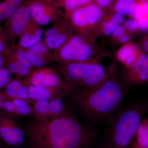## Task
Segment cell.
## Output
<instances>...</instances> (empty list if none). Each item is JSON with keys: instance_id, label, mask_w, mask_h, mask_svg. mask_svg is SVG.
Masks as SVG:
<instances>
[{"instance_id": "cell-37", "label": "cell", "mask_w": 148, "mask_h": 148, "mask_svg": "<svg viewBox=\"0 0 148 148\" xmlns=\"http://www.w3.org/2000/svg\"><path fill=\"white\" fill-rule=\"evenodd\" d=\"M138 148H147L145 147H143V146L140 145H139V144H138Z\"/></svg>"}, {"instance_id": "cell-15", "label": "cell", "mask_w": 148, "mask_h": 148, "mask_svg": "<svg viewBox=\"0 0 148 148\" xmlns=\"http://www.w3.org/2000/svg\"><path fill=\"white\" fill-rule=\"evenodd\" d=\"M44 42L26 49L27 57L33 67L42 68L52 61L53 53Z\"/></svg>"}, {"instance_id": "cell-28", "label": "cell", "mask_w": 148, "mask_h": 148, "mask_svg": "<svg viewBox=\"0 0 148 148\" xmlns=\"http://www.w3.org/2000/svg\"><path fill=\"white\" fill-rule=\"evenodd\" d=\"M122 25L125 31L128 33L135 34L136 33L140 32L139 23L138 19L136 18H130L125 20Z\"/></svg>"}, {"instance_id": "cell-26", "label": "cell", "mask_w": 148, "mask_h": 148, "mask_svg": "<svg viewBox=\"0 0 148 148\" xmlns=\"http://www.w3.org/2000/svg\"><path fill=\"white\" fill-rule=\"evenodd\" d=\"M137 143L145 147L148 148V118L143 119L136 134Z\"/></svg>"}, {"instance_id": "cell-17", "label": "cell", "mask_w": 148, "mask_h": 148, "mask_svg": "<svg viewBox=\"0 0 148 148\" xmlns=\"http://www.w3.org/2000/svg\"><path fill=\"white\" fill-rule=\"evenodd\" d=\"M144 0H117L114 7V12L130 18L139 19L145 14Z\"/></svg>"}, {"instance_id": "cell-33", "label": "cell", "mask_w": 148, "mask_h": 148, "mask_svg": "<svg viewBox=\"0 0 148 148\" xmlns=\"http://www.w3.org/2000/svg\"><path fill=\"white\" fill-rule=\"evenodd\" d=\"M140 45L143 52L148 55V34L142 38Z\"/></svg>"}, {"instance_id": "cell-29", "label": "cell", "mask_w": 148, "mask_h": 148, "mask_svg": "<svg viewBox=\"0 0 148 148\" xmlns=\"http://www.w3.org/2000/svg\"><path fill=\"white\" fill-rule=\"evenodd\" d=\"M12 80L10 72L8 69L5 68L0 69V91Z\"/></svg>"}, {"instance_id": "cell-7", "label": "cell", "mask_w": 148, "mask_h": 148, "mask_svg": "<svg viewBox=\"0 0 148 148\" xmlns=\"http://www.w3.org/2000/svg\"><path fill=\"white\" fill-rule=\"evenodd\" d=\"M32 20L28 0H23L18 8L5 21L3 28L8 42L15 43Z\"/></svg>"}, {"instance_id": "cell-9", "label": "cell", "mask_w": 148, "mask_h": 148, "mask_svg": "<svg viewBox=\"0 0 148 148\" xmlns=\"http://www.w3.org/2000/svg\"><path fill=\"white\" fill-rule=\"evenodd\" d=\"M73 32L69 21L63 17L46 31L43 40L49 49L56 51L74 34Z\"/></svg>"}, {"instance_id": "cell-1", "label": "cell", "mask_w": 148, "mask_h": 148, "mask_svg": "<svg viewBox=\"0 0 148 148\" xmlns=\"http://www.w3.org/2000/svg\"><path fill=\"white\" fill-rule=\"evenodd\" d=\"M27 130L32 148H83L91 132L69 112L36 120L27 125Z\"/></svg>"}, {"instance_id": "cell-6", "label": "cell", "mask_w": 148, "mask_h": 148, "mask_svg": "<svg viewBox=\"0 0 148 148\" xmlns=\"http://www.w3.org/2000/svg\"><path fill=\"white\" fill-rule=\"evenodd\" d=\"M104 14L102 9L92 2L78 8L63 17L68 20L74 32L95 38L94 34Z\"/></svg>"}, {"instance_id": "cell-27", "label": "cell", "mask_w": 148, "mask_h": 148, "mask_svg": "<svg viewBox=\"0 0 148 148\" xmlns=\"http://www.w3.org/2000/svg\"><path fill=\"white\" fill-rule=\"evenodd\" d=\"M10 53V45L6 37L3 27L0 24V54L4 59L8 58Z\"/></svg>"}, {"instance_id": "cell-39", "label": "cell", "mask_w": 148, "mask_h": 148, "mask_svg": "<svg viewBox=\"0 0 148 148\" xmlns=\"http://www.w3.org/2000/svg\"><path fill=\"white\" fill-rule=\"evenodd\" d=\"M134 148H138V143H136V144L135 145V146H134Z\"/></svg>"}, {"instance_id": "cell-34", "label": "cell", "mask_w": 148, "mask_h": 148, "mask_svg": "<svg viewBox=\"0 0 148 148\" xmlns=\"http://www.w3.org/2000/svg\"><path fill=\"white\" fill-rule=\"evenodd\" d=\"M112 0H95V3L101 8H105L110 5Z\"/></svg>"}, {"instance_id": "cell-3", "label": "cell", "mask_w": 148, "mask_h": 148, "mask_svg": "<svg viewBox=\"0 0 148 148\" xmlns=\"http://www.w3.org/2000/svg\"><path fill=\"white\" fill-rule=\"evenodd\" d=\"M105 55L102 53L87 61L60 64L58 74L72 93L92 88L106 78L111 66L106 68L102 64Z\"/></svg>"}, {"instance_id": "cell-21", "label": "cell", "mask_w": 148, "mask_h": 148, "mask_svg": "<svg viewBox=\"0 0 148 148\" xmlns=\"http://www.w3.org/2000/svg\"><path fill=\"white\" fill-rule=\"evenodd\" d=\"M4 65L11 73L13 74L16 79L19 80L22 78L28 76L32 71L10 57H8L4 60Z\"/></svg>"}, {"instance_id": "cell-22", "label": "cell", "mask_w": 148, "mask_h": 148, "mask_svg": "<svg viewBox=\"0 0 148 148\" xmlns=\"http://www.w3.org/2000/svg\"><path fill=\"white\" fill-rule=\"evenodd\" d=\"M22 1L23 0H0V24L13 14Z\"/></svg>"}, {"instance_id": "cell-11", "label": "cell", "mask_w": 148, "mask_h": 148, "mask_svg": "<svg viewBox=\"0 0 148 148\" xmlns=\"http://www.w3.org/2000/svg\"><path fill=\"white\" fill-rule=\"evenodd\" d=\"M32 115L36 120H42L61 116L67 113L62 98L35 101Z\"/></svg>"}, {"instance_id": "cell-31", "label": "cell", "mask_w": 148, "mask_h": 148, "mask_svg": "<svg viewBox=\"0 0 148 148\" xmlns=\"http://www.w3.org/2000/svg\"><path fill=\"white\" fill-rule=\"evenodd\" d=\"M107 15L114 23L117 26L122 25L125 21L124 16L117 12H114L113 13L107 14Z\"/></svg>"}, {"instance_id": "cell-8", "label": "cell", "mask_w": 148, "mask_h": 148, "mask_svg": "<svg viewBox=\"0 0 148 148\" xmlns=\"http://www.w3.org/2000/svg\"><path fill=\"white\" fill-rule=\"evenodd\" d=\"M120 80L126 86L148 83V55L143 53L134 64L125 68Z\"/></svg>"}, {"instance_id": "cell-4", "label": "cell", "mask_w": 148, "mask_h": 148, "mask_svg": "<svg viewBox=\"0 0 148 148\" xmlns=\"http://www.w3.org/2000/svg\"><path fill=\"white\" fill-rule=\"evenodd\" d=\"M144 112L142 106H132L116 116L109 127L111 147L126 148L129 145L136 136Z\"/></svg>"}, {"instance_id": "cell-16", "label": "cell", "mask_w": 148, "mask_h": 148, "mask_svg": "<svg viewBox=\"0 0 148 148\" xmlns=\"http://www.w3.org/2000/svg\"><path fill=\"white\" fill-rule=\"evenodd\" d=\"M143 52L140 45L133 41L125 43L116 51L117 60L127 68L134 64Z\"/></svg>"}, {"instance_id": "cell-35", "label": "cell", "mask_w": 148, "mask_h": 148, "mask_svg": "<svg viewBox=\"0 0 148 148\" xmlns=\"http://www.w3.org/2000/svg\"><path fill=\"white\" fill-rule=\"evenodd\" d=\"M40 1L54 8L59 9V3L60 0H40Z\"/></svg>"}, {"instance_id": "cell-13", "label": "cell", "mask_w": 148, "mask_h": 148, "mask_svg": "<svg viewBox=\"0 0 148 148\" xmlns=\"http://www.w3.org/2000/svg\"><path fill=\"white\" fill-rule=\"evenodd\" d=\"M32 20L40 26L48 25L59 20L62 13L40 0H28Z\"/></svg>"}, {"instance_id": "cell-36", "label": "cell", "mask_w": 148, "mask_h": 148, "mask_svg": "<svg viewBox=\"0 0 148 148\" xmlns=\"http://www.w3.org/2000/svg\"><path fill=\"white\" fill-rule=\"evenodd\" d=\"M4 65V59L3 57L0 54V69L3 68Z\"/></svg>"}, {"instance_id": "cell-30", "label": "cell", "mask_w": 148, "mask_h": 148, "mask_svg": "<svg viewBox=\"0 0 148 148\" xmlns=\"http://www.w3.org/2000/svg\"><path fill=\"white\" fill-rule=\"evenodd\" d=\"M125 32L126 31L122 24L119 26L110 36L112 42L115 43L117 40L125 33Z\"/></svg>"}, {"instance_id": "cell-32", "label": "cell", "mask_w": 148, "mask_h": 148, "mask_svg": "<svg viewBox=\"0 0 148 148\" xmlns=\"http://www.w3.org/2000/svg\"><path fill=\"white\" fill-rule=\"evenodd\" d=\"M135 36V34L125 32V33L121 36L120 38L117 40L115 44H124L125 43L130 41V40L132 37Z\"/></svg>"}, {"instance_id": "cell-20", "label": "cell", "mask_w": 148, "mask_h": 148, "mask_svg": "<svg viewBox=\"0 0 148 148\" xmlns=\"http://www.w3.org/2000/svg\"><path fill=\"white\" fill-rule=\"evenodd\" d=\"M1 110L12 117L32 115L33 113V109L29 103L19 99L5 101Z\"/></svg>"}, {"instance_id": "cell-40", "label": "cell", "mask_w": 148, "mask_h": 148, "mask_svg": "<svg viewBox=\"0 0 148 148\" xmlns=\"http://www.w3.org/2000/svg\"></svg>"}, {"instance_id": "cell-2", "label": "cell", "mask_w": 148, "mask_h": 148, "mask_svg": "<svg viewBox=\"0 0 148 148\" xmlns=\"http://www.w3.org/2000/svg\"><path fill=\"white\" fill-rule=\"evenodd\" d=\"M126 86L119 79L116 65H111L108 75L92 88L71 93L82 113L88 119L98 121L108 117L119 108L125 97Z\"/></svg>"}, {"instance_id": "cell-10", "label": "cell", "mask_w": 148, "mask_h": 148, "mask_svg": "<svg viewBox=\"0 0 148 148\" xmlns=\"http://www.w3.org/2000/svg\"><path fill=\"white\" fill-rule=\"evenodd\" d=\"M27 86L40 88L53 87L64 84L59 74L50 68H38L32 71L22 81Z\"/></svg>"}, {"instance_id": "cell-14", "label": "cell", "mask_w": 148, "mask_h": 148, "mask_svg": "<svg viewBox=\"0 0 148 148\" xmlns=\"http://www.w3.org/2000/svg\"><path fill=\"white\" fill-rule=\"evenodd\" d=\"M27 86L32 103L38 100L62 98L72 93L71 90L64 83V84L57 87L40 88L31 85Z\"/></svg>"}, {"instance_id": "cell-23", "label": "cell", "mask_w": 148, "mask_h": 148, "mask_svg": "<svg viewBox=\"0 0 148 148\" xmlns=\"http://www.w3.org/2000/svg\"><path fill=\"white\" fill-rule=\"evenodd\" d=\"M10 49V53L8 57L16 60L25 67L32 70L33 66L27 57L26 49L15 43L11 44Z\"/></svg>"}, {"instance_id": "cell-18", "label": "cell", "mask_w": 148, "mask_h": 148, "mask_svg": "<svg viewBox=\"0 0 148 148\" xmlns=\"http://www.w3.org/2000/svg\"><path fill=\"white\" fill-rule=\"evenodd\" d=\"M4 88L3 91L0 92L4 101L19 99L32 103L29 97L28 86L20 80H12Z\"/></svg>"}, {"instance_id": "cell-24", "label": "cell", "mask_w": 148, "mask_h": 148, "mask_svg": "<svg viewBox=\"0 0 148 148\" xmlns=\"http://www.w3.org/2000/svg\"><path fill=\"white\" fill-rule=\"evenodd\" d=\"M119 26L116 25L107 15L104 14L103 19L95 32V39L100 36H110Z\"/></svg>"}, {"instance_id": "cell-12", "label": "cell", "mask_w": 148, "mask_h": 148, "mask_svg": "<svg viewBox=\"0 0 148 148\" xmlns=\"http://www.w3.org/2000/svg\"><path fill=\"white\" fill-rule=\"evenodd\" d=\"M0 136L11 146H18L24 143V134L12 117L0 111Z\"/></svg>"}, {"instance_id": "cell-38", "label": "cell", "mask_w": 148, "mask_h": 148, "mask_svg": "<svg viewBox=\"0 0 148 148\" xmlns=\"http://www.w3.org/2000/svg\"><path fill=\"white\" fill-rule=\"evenodd\" d=\"M1 140H2L1 138V136H0V148H2Z\"/></svg>"}, {"instance_id": "cell-25", "label": "cell", "mask_w": 148, "mask_h": 148, "mask_svg": "<svg viewBox=\"0 0 148 148\" xmlns=\"http://www.w3.org/2000/svg\"><path fill=\"white\" fill-rule=\"evenodd\" d=\"M93 0H60L59 8H63L65 10L64 16L67 15L78 8L92 3Z\"/></svg>"}, {"instance_id": "cell-5", "label": "cell", "mask_w": 148, "mask_h": 148, "mask_svg": "<svg viewBox=\"0 0 148 148\" xmlns=\"http://www.w3.org/2000/svg\"><path fill=\"white\" fill-rule=\"evenodd\" d=\"M95 39L90 36L74 33L60 48L53 51L52 61L61 64L92 59L102 53Z\"/></svg>"}, {"instance_id": "cell-19", "label": "cell", "mask_w": 148, "mask_h": 148, "mask_svg": "<svg viewBox=\"0 0 148 148\" xmlns=\"http://www.w3.org/2000/svg\"><path fill=\"white\" fill-rule=\"evenodd\" d=\"M43 37V32L40 26L32 20L18 38L17 45L27 49L41 41Z\"/></svg>"}]
</instances>
